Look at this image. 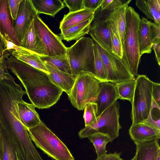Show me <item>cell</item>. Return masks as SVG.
Masks as SVG:
<instances>
[{
  "label": "cell",
  "mask_w": 160,
  "mask_h": 160,
  "mask_svg": "<svg viewBox=\"0 0 160 160\" xmlns=\"http://www.w3.org/2000/svg\"><path fill=\"white\" fill-rule=\"evenodd\" d=\"M6 62L8 69L20 81L35 108H49L60 99L63 91L51 82L47 74L12 55Z\"/></svg>",
  "instance_id": "1"
},
{
  "label": "cell",
  "mask_w": 160,
  "mask_h": 160,
  "mask_svg": "<svg viewBox=\"0 0 160 160\" xmlns=\"http://www.w3.org/2000/svg\"><path fill=\"white\" fill-rule=\"evenodd\" d=\"M126 27L122 59L132 74L138 76L141 59L139 52L138 32L141 18L138 14L131 6L126 11Z\"/></svg>",
  "instance_id": "2"
},
{
  "label": "cell",
  "mask_w": 160,
  "mask_h": 160,
  "mask_svg": "<svg viewBox=\"0 0 160 160\" xmlns=\"http://www.w3.org/2000/svg\"><path fill=\"white\" fill-rule=\"evenodd\" d=\"M27 130L31 139L48 156L55 160H74L67 146L42 121Z\"/></svg>",
  "instance_id": "3"
},
{
  "label": "cell",
  "mask_w": 160,
  "mask_h": 160,
  "mask_svg": "<svg viewBox=\"0 0 160 160\" xmlns=\"http://www.w3.org/2000/svg\"><path fill=\"white\" fill-rule=\"evenodd\" d=\"M101 82L92 73L81 71L76 76L68 99L72 105L82 110L85 105L96 100Z\"/></svg>",
  "instance_id": "4"
},
{
  "label": "cell",
  "mask_w": 160,
  "mask_h": 160,
  "mask_svg": "<svg viewBox=\"0 0 160 160\" xmlns=\"http://www.w3.org/2000/svg\"><path fill=\"white\" fill-rule=\"evenodd\" d=\"M94 45L91 38L82 37L68 48L66 56L75 78L82 71L94 75Z\"/></svg>",
  "instance_id": "5"
},
{
  "label": "cell",
  "mask_w": 160,
  "mask_h": 160,
  "mask_svg": "<svg viewBox=\"0 0 160 160\" xmlns=\"http://www.w3.org/2000/svg\"><path fill=\"white\" fill-rule=\"evenodd\" d=\"M119 102H116L104 111L90 125L81 130L78 134L81 138H88L94 134L100 133L108 136L111 142L119 136L122 128L119 122Z\"/></svg>",
  "instance_id": "6"
},
{
  "label": "cell",
  "mask_w": 160,
  "mask_h": 160,
  "mask_svg": "<svg viewBox=\"0 0 160 160\" xmlns=\"http://www.w3.org/2000/svg\"><path fill=\"white\" fill-rule=\"evenodd\" d=\"M136 86L132 103V124L143 122L148 119L151 108L153 82L147 76L138 75L135 78Z\"/></svg>",
  "instance_id": "7"
},
{
  "label": "cell",
  "mask_w": 160,
  "mask_h": 160,
  "mask_svg": "<svg viewBox=\"0 0 160 160\" xmlns=\"http://www.w3.org/2000/svg\"><path fill=\"white\" fill-rule=\"evenodd\" d=\"M94 42L103 62L108 82L117 84L135 79L122 59Z\"/></svg>",
  "instance_id": "8"
},
{
  "label": "cell",
  "mask_w": 160,
  "mask_h": 160,
  "mask_svg": "<svg viewBox=\"0 0 160 160\" xmlns=\"http://www.w3.org/2000/svg\"><path fill=\"white\" fill-rule=\"evenodd\" d=\"M35 32L42 41L46 56L55 57L66 55L68 48L59 37L54 34L37 14L34 20Z\"/></svg>",
  "instance_id": "9"
},
{
  "label": "cell",
  "mask_w": 160,
  "mask_h": 160,
  "mask_svg": "<svg viewBox=\"0 0 160 160\" xmlns=\"http://www.w3.org/2000/svg\"><path fill=\"white\" fill-rule=\"evenodd\" d=\"M108 14L104 13L101 15L98 10L95 12L89 33L94 42L112 52L110 22L107 18Z\"/></svg>",
  "instance_id": "10"
},
{
  "label": "cell",
  "mask_w": 160,
  "mask_h": 160,
  "mask_svg": "<svg viewBox=\"0 0 160 160\" xmlns=\"http://www.w3.org/2000/svg\"><path fill=\"white\" fill-rule=\"evenodd\" d=\"M37 14L31 0H22L14 23L16 33L21 45L26 32Z\"/></svg>",
  "instance_id": "11"
},
{
  "label": "cell",
  "mask_w": 160,
  "mask_h": 160,
  "mask_svg": "<svg viewBox=\"0 0 160 160\" xmlns=\"http://www.w3.org/2000/svg\"><path fill=\"white\" fill-rule=\"evenodd\" d=\"M14 20L9 9L8 0H0V35L1 38L21 46L14 28Z\"/></svg>",
  "instance_id": "12"
},
{
  "label": "cell",
  "mask_w": 160,
  "mask_h": 160,
  "mask_svg": "<svg viewBox=\"0 0 160 160\" xmlns=\"http://www.w3.org/2000/svg\"><path fill=\"white\" fill-rule=\"evenodd\" d=\"M119 99L116 85L109 82H101L96 100L97 118Z\"/></svg>",
  "instance_id": "13"
},
{
  "label": "cell",
  "mask_w": 160,
  "mask_h": 160,
  "mask_svg": "<svg viewBox=\"0 0 160 160\" xmlns=\"http://www.w3.org/2000/svg\"><path fill=\"white\" fill-rule=\"evenodd\" d=\"M129 133L136 145L147 142L159 140L160 138V130L145 122L132 124L129 130Z\"/></svg>",
  "instance_id": "14"
},
{
  "label": "cell",
  "mask_w": 160,
  "mask_h": 160,
  "mask_svg": "<svg viewBox=\"0 0 160 160\" xmlns=\"http://www.w3.org/2000/svg\"><path fill=\"white\" fill-rule=\"evenodd\" d=\"M131 1L124 2L107 16V18L109 20L110 25L114 29L113 31L117 35L123 47L126 27V11Z\"/></svg>",
  "instance_id": "15"
},
{
  "label": "cell",
  "mask_w": 160,
  "mask_h": 160,
  "mask_svg": "<svg viewBox=\"0 0 160 160\" xmlns=\"http://www.w3.org/2000/svg\"><path fill=\"white\" fill-rule=\"evenodd\" d=\"M45 65L49 74L48 76L51 82L68 95L71 92L75 78L72 75L60 71L47 64Z\"/></svg>",
  "instance_id": "16"
},
{
  "label": "cell",
  "mask_w": 160,
  "mask_h": 160,
  "mask_svg": "<svg viewBox=\"0 0 160 160\" xmlns=\"http://www.w3.org/2000/svg\"><path fill=\"white\" fill-rule=\"evenodd\" d=\"M18 106L21 122L27 129L33 128L40 123L41 121L33 104L22 99L18 102Z\"/></svg>",
  "instance_id": "17"
},
{
  "label": "cell",
  "mask_w": 160,
  "mask_h": 160,
  "mask_svg": "<svg viewBox=\"0 0 160 160\" xmlns=\"http://www.w3.org/2000/svg\"><path fill=\"white\" fill-rule=\"evenodd\" d=\"M138 37L140 57L144 54L151 53L153 44L150 21L144 17L142 18L139 22Z\"/></svg>",
  "instance_id": "18"
},
{
  "label": "cell",
  "mask_w": 160,
  "mask_h": 160,
  "mask_svg": "<svg viewBox=\"0 0 160 160\" xmlns=\"http://www.w3.org/2000/svg\"><path fill=\"white\" fill-rule=\"evenodd\" d=\"M21 46L41 57L46 56L43 43L35 32L33 21L26 32Z\"/></svg>",
  "instance_id": "19"
},
{
  "label": "cell",
  "mask_w": 160,
  "mask_h": 160,
  "mask_svg": "<svg viewBox=\"0 0 160 160\" xmlns=\"http://www.w3.org/2000/svg\"><path fill=\"white\" fill-rule=\"evenodd\" d=\"M22 47V46H21ZM12 55L16 58L48 75L49 73L40 56L22 47L19 50H13Z\"/></svg>",
  "instance_id": "20"
},
{
  "label": "cell",
  "mask_w": 160,
  "mask_h": 160,
  "mask_svg": "<svg viewBox=\"0 0 160 160\" xmlns=\"http://www.w3.org/2000/svg\"><path fill=\"white\" fill-rule=\"evenodd\" d=\"M95 12L88 9L69 12L65 14L60 22L59 28L61 31L77 25L85 21L93 18Z\"/></svg>",
  "instance_id": "21"
},
{
  "label": "cell",
  "mask_w": 160,
  "mask_h": 160,
  "mask_svg": "<svg viewBox=\"0 0 160 160\" xmlns=\"http://www.w3.org/2000/svg\"><path fill=\"white\" fill-rule=\"evenodd\" d=\"M159 140L147 142L136 145L135 160H157L160 147Z\"/></svg>",
  "instance_id": "22"
},
{
  "label": "cell",
  "mask_w": 160,
  "mask_h": 160,
  "mask_svg": "<svg viewBox=\"0 0 160 160\" xmlns=\"http://www.w3.org/2000/svg\"><path fill=\"white\" fill-rule=\"evenodd\" d=\"M93 18L61 31L58 36L62 40H64L67 42L78 40L86 34H88L90 25Z\"/></svg>",
  "instance_id": "23"
},
{
  "label": "cell",
  "mask_w": 160,
  "mask_h": 160,
  "mask_svg": "<svg viewBox=\"0 0 160 160\" xmlns=\"http://www.w3.org/2000/svg\"><path fill=\"white\" fill-rule=\"evenodd\" d=\"M38 14L43 13L54 17L65 5L60 0H31Z\"/></svg>",
  "instance_id": "24"
},
{
  "label": "cell",
  "mask_w": 160,
  "mask_h": 160,
  "mask_svg": "<svg viewBox=\"0 0 160 160\" xmlns=\"http://www.w3.org/2000/svg\"><path fill=\"white\" fill-rule=\"evenodd\" d=\"M135 3L148 18L153 20L155 23L160 24V0H136Z\"/></svg>",
  "instance_id": "25"
},
{
  "label": "cell",
  "mask_w": 160,
  "mask_h": 160,
  "mask_svg": "<svg viewBox=\"0 0 160 160\" xmlns=\"http://www.w3.org/2000/svg\"><path fill=\"white\" fill-rule=\"evenodd\" d=\"M40 58L45 64L60 71L72 75L70 65L66 54L59 57L44 56Z\"/></svg>",
  "instance_id": "26"
},
{
  "label": "cell",
  "mask_w": 160,
  "mask_h": 160,
  "mask_svg": "<svg viewBox=\"0 0 160 160\" xmlns=\"http://www.w3.org/2000/svg\"><path fill=\"white\" fill-rule=\"evenodd\" d=\"M136 83L135 78L116 84L119 99L128 100L132 103Z\"/></svg>",
  "instance_id": "27"
},
{
  "label": "cell",
  "mask_w": 160,
  "mask_h": 160,
  "mask_svg": "<svg viewBox=\"0 0 160 160\" xmlns=\"http://www.w3.org/2000/svg\"><path fill=\"white\" fill-rule=\"evenodd\" d=\"M92 143L97 155V157H101L107 152L106 146L111 139L107 135L97 133L92 135L88 138Z\"/></svg>",
  "instance_id": "28"
},
{
  "label": "cell",
  "mask_w": 160,
  "mask_h": 160,
  "mask_svg": "<svg viewBox=\"0 0 160 160\" xmlns=\"http://www.w3.org/2000/svg\"><path fill=\"white\" fill-rule=\"evenodd\" d=\"M3 146L2 160H18L14 147L8 134L3 128L0 125Z\"/></svg>",
  "instance_id": "29"
},
{
  "label": "cell",
  "mask_w": 160,
  "mask_h": 160,
  "mask_svg": "<svg viewBox=\"0 0 160 160\" xmlns=\"http://www.w3.org/2000/svg\"><path fill=\"white\" fill-rule=\"evenodd\" d=\"M93 47L95 76L101 82H108L104 66L98 48L94 43Z\"/></svg>",
  "instance_id": "30"
},
{
  "label": "cell",
  "mask_w": 160,
  "mask_h": 160,
  "mask_svg": "<svg viewBox=\"0 0 160 160\" xmlns=\"http://www.w3.org/2000/svg\"><path fill=\"white\" fill-rule=\"evenodd\" d=\"M144 122L153 128L160 130V107L153 99L149 116Z\"/></svg>",
  "instance_id": "31"
},
{
  "label": "cell",
  "mask_w": 160,
  "mask_h": 160,
  "mask_svg": "<svg viewBox=\"0 0 160 160\" xmlns=\"http://www.w3.org/2000/svg\"><path fill=\"white\" fill-rule=\"evenodd\" d=\"M83 114L85 127L92 124L97 118V106L94 102L88 103L85 106Z\"/></svg>",
  "instance_id": "32"
},
{
  "label": "cell",
  "mask_w": 160,
  "mask_h": 160,
  "mask_svg": "<svg viewBox=\"0 0 160 160\" xmlns=\"http://www.w3.org/2000/svg\"><path fill=\"white\" fill-rule=\"evenodd\" d=\"M110 30L112 52L117 56L122 59L123 54L122 45L118 36L111 28Z\"/></svg>",
  "instance_id": "33"
},
{
  "label": "cell",
  "mask_w": 160,
  "mask_h": 160,
  "mask_svg": "<svg viewBox=\"0 0 160 160\" xmlns=\"http://www.w3.org/2000/svg\"><path fill=\"white\" fill-rule=\"evenodd\" d=\"M124 2L120 0H102L100 8L102 10L111 12L121 6Z\"/></svg>",
  "instance_id": "34"
},
{
  "label": "cell",
  "mask_w": 160,
  "mask_h": 160,
  "mask_svg": "<svg viewBox=\"0 0 160 160\" xmlns=\"http://www.w3.org/2000/svg\"><path fill=\"white\" fill-rule=\"evenodd\" d=\"M63 2L65 6L68 8L69 12H76L84 9L83 0H64Z\"/></svg>",
  "instance_id": "35"
},
{
  "label": "cell",
  "mask_w": 160,
  "mask_h": 160,
  "mask_svg": "<svg viewBox=\"0 0 160 160\" xmlns=\"http://www.w3.org/2000/svg\"><path fill=\"white\" fill-rule=\"evenodd\" d=\"M150 29L153 44L160 43V24L150 21Z\"/></svg>",
  "instance_id": "36"
},
{
  "label": "cell",
  "mask_w": 160,
  "mask_h": 160,
  "mask_svg": "<svg viewBox=\"0 0 160 160\" xmlns=\"http://www.w3.org/2000/svg\"><path fill=\"white\" fill-rule=\"evenodd\" d=\"M22 0H8L9 10L13 19L15 21L17 18L20 4Z\"/></svg>",
  "instance_id": "37"
},
{
  "label": "cell",
  "mask_w": 160,
  "mask_h": 160,
  "mask_svg": "<svg viewBox=\"0 0 160 160\" xmlns=\"http://www.w3.org/2000/svg\"><path fill=\"white\" fill-rule=\"evenodd\" d=\"M6 60H4L0 65V80H15V79L8 71Z\"/></svg>",
  "instance_id": "38"
},
{
  "label": "cell",
  "mask_w": 160,
  "mask_h": 160,
  "mask_svg": "<svg viewBox=\"0 0 160 160\" xmlns=\"http://www.w3.org/2000/svg\"><path fill=\"white\" fill-rule=\"evenodd\" d=\"M102 0H83L84 8L90 9L94 12L101 7Z\"/></svg>",
  "instance_id": "39"
},
{
  "label": "cell",
  "mask_w": 160,
  "mask_h": 160,
  "mask_svg": "<svg viewBox=\"0 0 160 160\" xmlns=\"http://www.w3.org/2000/svg\"><path fill=\"white\" fill-rule=\"evenodd\" d=\"M153 99L160 106V84L153 82L152 90Z\"/></svg>",
  "instance_id": "40"
},
{
  "label": "cell",
  "mask_w": 160,
  "mask_h": 160,
  "mask_svg": "<svg viewBox=\"0 0 160 160\" xmlns=\"http://www.w3.org/2000/svg\"><path fill=\"white\" fill-rule=\"evenodd\" d=\"M121 152L118 153L115 152L114 153H106L104 155L98 158L95 160H124L121 158Z\"/></svg>",
  "instance_id": "41"
},
{
  "label": "cell",
  "mask_w": 160,
  "mask_h": 160,
  "mask_svg": "<svg viewBox=\"0 0 160 160\" xmlns=\"http://www.w3.org/2000/svg\"><path fill=\"white\" fill-rule=\"evenodd\" d=\"M1 37L0 35V65L10 54L7 51H5Z\"/></svg>",
  "instance_id": "42"
},
{
  "label": "cell",
  "mask_w": 160,
  "mask_h": 160,
  "mask_svg": "<svg viewBox=\"0 0 160 160\" xmlns=\"http://www.w3.org/2000/svg\"><path fill=\"white\" fill-rule=\"evenodd\" d=\"M152 48L154 52L156 61L160 66V43L153 44Z\"/></svg>",
  "instance_id": "43"
},
{
  "label": "cell",
  "mask_w": 160,
  "mask_h": 160,
  "mask_svg": "<svg viewBox=\"0 0 160 160\" xmlns=\"http://www.w3.org/2000/svg\"><path fill=\"white\" fill-rule=\"evenodd\" d=\"M3 156V146L1 133L0 130V160H2Z\"/></svg>",
  "instance_id": "44"
},
{
  "label": "cell",
  "mask_w": 160,
  "mask_h": 160,
  "mask_svg": "<svg viewBox=\"0 0 160 160\" xmlns=\"http://www.w3.org/2000/svg\"><path fill=\"white\" fill-rule=\"evenodd\" d=\"M157 160H160V151L159 152L157 157Z\"/></svg>",
  "instance_id": "45"
},
{
  "label": "cell",
  "mask_w": 160,
  "mask_h": 160,
  "mask_svg": "<svg viewBox=\"0 0 160 160\" xmlns=\"http://www.w3.org/2000/svg\"><path fill=\"white\" fill-rule=\"evenodd\" d=\"M131 160H135V156Z\"/></svg>",
  "instance_id": "46"
}]
</instances>
